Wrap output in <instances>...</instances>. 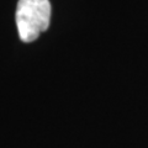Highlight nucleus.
I'll list each match as a JSON object with an SVG mask.
<instances>
[{"label": "nucleus", "mask_w": 148, "mask_h": 148, "mask_svg": "<svg viewBox=\"0 0 148 148\" xmlns=\"http://www.w3.org/2000/svg\"><path fill=\"white\" fill-rule=\"evenodd\" d=\"M15 20L22 42H32L37 40L49 26V0H18Z\"/></svg>", "instance_id": "1"}]
</instances>
